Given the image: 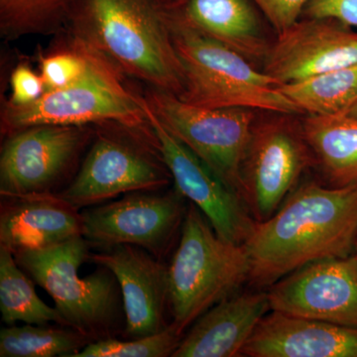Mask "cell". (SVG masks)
<instances>
[{"instance_id": "3", "label": "cell", "mask_w": 357, "mask_h": 357, "mask_svg": "<svg viewBox=\"0 0 357 357\" xmlns=\"http://www.w3.org/2000/svg\"><path fill=\"white\" fill-rule=\"evenodd\" d=\"M171 31L184 73L183 102L208 109L243 107L283 114L302 110L279 91L281 84L249 60L188 24L172 4Z\"/></svg>"}, {"instance_id": "28", "label": "cell", "mask_w": 357, "mask_h": 357, "mask_svg": "<svg viewBox=\"0 0 357 357\" xmlns=\"http://www.w3.org/2000/svg\"><path fill=\"white\" fill-rule=\"evenodd\" d=\"M279 34L295 24L310 0H253Z\"/></svg>"}, {"instance_id": "19", "label": "cell", "mask_w": 357, "mask_h": 357, "mask_svg": "<svg viewBox=\"0 0 357 357\" xmlns=\"http://www.w3.org/2000/svg\"><path fill=\"white\" fill-rule=\"evenodd\" d=\"M178 6L185 22L248 60H263L270 45L246 0H183Z\"/></svg>"}, {"instance_id": "9", "label": "cell", "mask_w": 357, "mask_h": 357, "mask_svg": "<svg viewBox=\"0 0 357 357\" xmlns=\"http://www.w3.org/2000/svg\"><path fill=\"white\" fill-rule=\"evenodd\" d=\"M187 208L176 188L165 192H128L82 211L83 236L89 245L102 250L133 245L162 260L182 229Z\"/></svg>"}, {"instance_id": "5", "label": "cell", "mask_w": 357, "mask_h": 357, "mask_svg": "<svg viewBox=\"0 0 357 357\" xmlns=\"http://www.w3.org/2000/svg\"><path fill=\"white\" fill-rule=\"evenodd\" d=\"M86 48L88 66L83 76L77 81L64 88L45 91L30 105H4L2 133L8 136L22 129L46 124H119L136 130L151 129L143 107L142 96L129 89L124 83L123 75L105 58L89 47Z\"/></svg>"}, {"instance_id": "14", "label": "cell", "mask_w": 357, "mask_h": 357, "mask_svg": "<svg viewBox=\"0 0 357 357\" xmlns=\"http://www.w3.org/2000/svg\"><path fill=\"white\" fill-rule=\"evenodd\" d=\"M357 64V32L332 18L297 21L270 46L264 69L281 84Z\"/></svg>"}, {"instance_id": "11", "label": "cell", "mask_w": 357, "mask_h": 357, "mask_svg": "<svg viewBox=\"0 0 357 357\" xmlns=\"http://www.w3.org/2000/svg\"><path fill=\"white\" fill-rule=\"evenodd\" d=\"M147 121L175 188L225 241L244 244L256 225L243 197L165 128L142 96Z\"/></svg>"}, {"instance_id": "8", "label": "cell", "mask_w": 357, "mask_h": 357, "mask_svg": "<svg viewBox=\"0 0 357 357\" xmlns=\"http://www.w3.org/2000/svg\"><path fill=\"white\" fill-rule=\"evenodd\" d=\"M144 98L165 128L243 197L241 168L255 128L251 109L198 107L154 89Z\"/></svg>"}, {"instance_id": "18", "label": "cell", "mask_w": 357, "mask_h": 357, "mask_svg": "<svg viewBox=\"0 0 357 357\" xmlns=\"http://www.w3.org/2000/svg\"><path fill=\"white\" fill-rule=\"evenodd\" d=\"M268 311L267 292L232 295L192 324L172 357L243 356L244 345Z\"/></svg>"}, {"instance_id": "6", "label": "cell", "mask_w": 357, "mask_h": 357, "mask_svg": "<svg viewBox=\"0 0 357 357\" xmlns=\"http://www.w3.org/2000/svg\"><path fill=\"white\" fill-rule=\"evenodd\" d=\"M83 236L51 248L15 253L20 266L55 303L66 326L91 340L112 337L119 317V289L114 275L100 267L81 278L89 256Z\"/></svg>"}, {"instance_id": "4", "label": "cell", "mask_w": 357, "mask_h": 357, "mask_svg": "<svg viewBox=\"0 0 357 357\" xmlns=\"http://www.w3.org/2000/svg\"><path fill=\"white\" fill-rule=\"evenodd\" d=\"M178 248L168 265L169 301L181 333L248 281L244 244L222 238L202 211L188 204Z\"/></svg>"}, {"instance_id": "29", "label": "cell", "mask_w": 357, "mask_h": 357, "mask_svg": "<svg viewBox=\"0 0 357 357\" xmlns=\"http://www.w3.org/2000/svg\"><path fill=\"white\" fill-rule=\"evenodd\" d=\"M304 11L310 18H332L357 28V0H310Z\"/></svg>"}, {"instance_id": "2", "label": "cell", "mask_w": 357, "mask_h": 357, "mask_svg": "<svg viewBox=\"0 0 357 357\" xmlns=\"http://www.w3.org/2000/svg\"><path fill=\"white\" fill-rule=\"evenodd\" d=\"M164 0H77L68 34L150 89L180 96L184 73Z\"/></svg>"}, {"instance_id": "16", "label": "cell", "mask_w": 357, "mask_h": 357, "mask_svg": "<svg viewBox=\"0 0 357 357\" xmlns=\"http://www.w3.org/2000/svg\"><path fill=\"white\" fill-rule=\"evenodd\" d=\"M243 356L357 357V328L271 311L244 345Z\"/></svg>"}, {"instance_id": "31", "label": "cell", "mask_w": 357, "mask_h": 357, "mask_svg": "<svg viewBox=\"0 0 357 357\" xmlns=\"http://www.w3.org/2000/svg\"><path fill=\"white\" fill-rule=\"evenodd\" d=\"M354 250H356V255H357V237H356V246H354Z\"/></svg>"}, {"instance_id": "13", "label": "cell", "mask_w": 357, "mask_h": 357, "mask_svg": "<svg viewBox=\"0 0 357 357\" xmlns=\"http://www.w3.org/2000/svg\"><path fill=\"white\" fill-rule=\"evenodd\" d=\"M267 294L271 311L357 328V255L312 262Z\"/></svg>"}, {"instance_id": "1", "label": "cell", "mask_w": 357, "mask_h": 357, "mask_svg": "<svg viewBox=\"0 0 357 357\" xmlns=\"http://www.w3.org/2000/svg\"><path fill=\"white\" fill-rule=\"evenodd\" d=\"M356 237L357 183L331 188L306 183L271 218L256 222L244 243L248 281L269 288L312 262L347 257Z\"/></svg>"}, {"instance_id": "25", "label": "cell", "mask_w": 357, "mask_h": 357, "mask_svg": "<svg viewBox=\"0 0 357 357\" xmlns=\"http://www.w3.org/2000/svg\"><path fill=\"white\" fill-rule=\"evenodd\" d=\"M182 338L183 333L171 323L161 332L147 337L95 340L72 357H172Z\"/></svg>"}, {"instance_id": "30", "label": "cell", "mask_w": 357, "mask_h": 357, "mask_svg": "<svg viewBox=\"0 0 357 357\" xmlns=\"http://www.w3.org/2000/svg\"><path fill=\"white\" fill-rule=\"evenodd\" d=\"M344 114L349 115V116L356 117V119H357V100Z\"/></svg>"}, {"instance_id": "22", "label": "cell", "mask_w": 357, "mask_h": 357, "mask_svg": "<svg viewBox=\"0 0 357 357\" xmlns=\"http://www.w3.org/2000/svg\"><path fill=\"white\" fill-rule=\"evenodd\" d=\"M278 89L303 114H344L357 100V64L297 83L281 84Z\"/></svg>"}, {"instance_id": "15", "label": "cell", "mask_w": 357, "mask_h": 357, "mask_svg": "<svg viewBox=\"0 0 357 357\" xmlns=\"http://www.w3.org/2000/svg\"><path fill=\"white\" fill-rule=\"evenodd\" d=\"M89 259L114 275L121 289L128 337H147L169 326L168 266L161 259L133 245L105 249L91 253Z\"/></svg>"}, {"instance_id": "7", "label": "cell", "mask_w": 357, "mask_h": 357, "mask_svg": "<svg viewBox=\"0 0 357 357\" xmlns=\"http://www.w3.org/2000/svg\"><path fill=\"white\" fill-rule=\"evenodd\" d=\"M170 178L151 129L122 126L121 132L95 133L76 177L57 194L81 211L128 192L161 191Z\"/></svg>"}, {"instance_id": "27", "label": "cell", "mask_w": 357, "mask_h": 357, "mask_svg": "<svg viewBox=\"0 0 357 357\" xmlns=\"http://www.w3.org/2000/svg\"><path fill=\"white\" fill-rule=\"evenodd\" d=\"M10 100L7 102L14 107H23L38 100L45 93L41 75L36 74L29 66L20 64L14 69L10 79Z\"/></svg>"}, {"instance_id": "12", "label": "cell", "mask_w": 357, "mask_h": 357, "mask_svg": "<svg viewBox=\"0 0 357 357\" xmlns=\"http://www.w3.org/2000/svg\"><path fill=\"white\" fill-rule=\"evenodd\" d=\"M314 156L302 129L286 121L253 128L241 168L243 198L256 222L278 211Z\"/></svg>"}, {"instance_id": "23", "label": "cell", "mask_w": 357, "mask_h": 357, "mask_svg": "<svg viewBox=\"0 0 357 357\" xmlns=\"http://www.w3.org/2000/svg\"><path fill=\"white\" fill-rule=\"evenodd\" d=\"M77 0H0V34L14 40L66 31Z\"/></svg>"}, {"instance_id": "24", "label": "cell", "mask_w": 357, "mask_h": 357, "mask_svg": "<svg viewBox=\"0 0 357 357\" xmlns=\"http://www.w3.org/2000/svg\"><path fill=\"white\" fill-rule=\"evenodd\" d=\"M91 340L67 326H8L0 331L1 357H72Z\"/></svg>"}, {"instance_id": "21", "label": "cell", "mask_w": 357, "mask_h": 357, "mask_svg": "<svg viewBox=\"0 0 357 357\" xmlns=\"http://www.w3.org/2000/svg\"><path fill=\"white\" fill-rule=\"evenodd\" d=\"M20 268L13 253L0 246V311L3 323L47 326L52 321L67 326L57 307H49L40 299L32 279Z\"/></svg>"}, {"instance_id": "26", "label": "cell", "mask_w": 357, "mask_h": 357, "mask_svg": "<svg viewBox=\"0 0 357 357\" xmlns=\"http://www.w3.org/2000/svg\"><path fill=\"white\" fill-rule=\"evenodd\" d=\"M88 66V50L69 35L68 45L40 59V70L45 91L64 88L79 79Z\"/></svg>"}, {"instance_id": "32", "label": "cell", "mask_w": 357, "mask_h": 357, "mask_svg": "<svg viewBox=\"0 0 357 357\" xmlns=\"http://www.w3.org/2000/svg\"><path fill=\"white\" fill-rule=\"evenodd\" d=\"M176 1H177V2H178V3H180V2H182V1H183V0H176Z\"/></svg>"}, {"instance_id": "17", "label": "cell", "mask_w": 357, "mask_h": 357, "mask_svg": "<svg viewBox=\"0 0 357 357\" xmlns=\"http://www.w3.org/2000/svg\"><path fill=\"white\" fill-rule=\"evenodd\" d=\"M83 236L82 213L58 194L6 197L0 213V246L39 250Z\"/></svg>"}, {"instance_id": "20", "label": "cell", "mask_w": 357, "mask_h": 357, "mask_svg": "<svg viewBox=\"0 0 357 357\" xmlns=\"http://www.w3.org/2000/svg\"><path fill=\"white\" fill-rule=\"evenodd\" d=\"M303 134L333 185L357 183V119L345 114L309 115Z\"/></svg>"}, {"instance_id": "10", "label": "cell", "mask_w": 357, "mask_h": 357, "mask_svg": "<svg viewBox=\"0 0 357 357\" xmlns=\"http://www.w3.org/2000/svg\"><path fill=\"white\" fill-rule=\"evenodd\" d=\"M95 131L86 126H36L7 136L0 156V194H57Z\"/></svg>"}]
</instances>
